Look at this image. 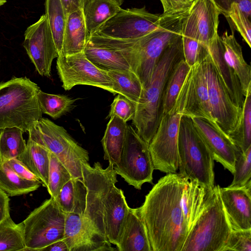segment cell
Instances as JSON below:
<instances>
[{"mask_svg":"<svg viewBox=\"0 0 251 251\" xmlns=\"http://www.w3.org/2000/svg\"><path fill=\"white\" fill-rule=\"evenodd\" d=\"M121 4L112 0H85L82 10L88 37L116 14Z\"/></svg>","mask_w":251,"mask_h":251,"instance_id":"obj_27","label":"cell"},{"mask_svg":"<svg viewBox=\"0 0 251 251\" xmlns=\"http://www.w3.org/2000/svg\"><path fill=\"white\" fill-rule=\"evenodd\" d=\"M227 21L240 33L244 41L251 47V23L249 18L234 3L231 4Z\"/></svg>","mask_w":251,"mask_h":251,"instance_id":"obj_42","label":"cell"},{"mask_svg":"<svg viewBox=\"0 0 251 251\" xmlns=\"http://www.w3.org/2000/svg\"><path fill=\"white\" fill-rule=\"evenodd\" d=\"M202 63L207 80L212 116L216 127L228 135L235 127L242 110L232 100L209 53Z\"/></svg>","mask_w":251,"mask_h":251,"instance_id":"obj_14","label":"cell"},{"mask_svg":"<svg viewBox=\"0 0 251 251\" xmlns=\"http://www.w3.org/2000/svg\"><path fill=\"white\" fill-rule=\"evenodd\" d=\"M65 11L67 17L68 15L77 9L82 8L85 0H60Z\"/></svg>","mask_w":251,"mask_h":251,"instance_id":"obj_48","label":"cell"},{"mask_svg":"<svg viewBox=\"0 0 251 251\" xmlns=\"http://www.w3.org/2000/svg\"><path fill=\"white\" fill-rule=\"evenodd\" d=\"M231 231L220 196L219 185H215L209 190L181 251H224Z\"/></svg>","mask_w":251,"mask_h":251,"instance_id":"obj_6","label":"cell"},{"mask_svg":"<svg viewBox=\"0 0 251 251\" xmlns=\"http://www.w3.org/2000/svg\"><path fill=\"white\" fill-rule=\"evenodd\" d=\"M220 14L213 0H194L183 22L181 35L208 46L218 34Z\"/></svg>","mask_w":251,"mask_h":251,"instance_id":"obj_17","label":"cell"},{"mask_svg":"<svg viewBox=\"0 0 251 251\" xmlns=\"http://www.w3.org/2000/svg\"><path fill=\"white\" fill-rule=\"evenodd\" d=\"M86 193L83 179L72 177L61 188L54 199L64 212L83 215Z\"/></svg>","mask_w":251,"mask_h":251,"instance_id":"obj_28","label":"cell"},{"mask_svg":"<svg viewBox=\"0 0 251 251\" xmlns=\"http://www.w3.org/2000/svg\"><path fill=\"white\" fill-rule=\"evenodd\" d=\"M69 251H113L116 248L83 215L65 213L62 239Z\"/></svg>","mask_w":251,"mask_h":251,"instance_id":"obj_16","label":"cell"},{"mask_svg":"<svg viewBox=\"0 0 251 251\" xmlns=\"http://www.w3.org/2000/svg\"><path fill=\"white\" fill-rule=\"evenodd\" d=\"M163 8L164 15H174L187 12L194 0H160Z\"/></svg>","mask_w":251,"mask_h":251,"instance_id":"obj_45","label":"cell"},{"mask_svg":"<svg viewBox=\"0 0 251 251\" xmlns=\"http://www.w3.org/2000/svg\"><path fill=\"white\" fill-rule=\"evenodd\" d=\"M23 131L16 127L0 130V163L18 158L25 151L26 144Z\"/></svg>","mask_w":251,"mask_h":251,"instance_id":"obj_36","label":"cell"},{"mask_svg":"<svg viewBox=\"0 0 251 251\" xmlns=\"http://www.w3.org/2000/svg\"><path fill=\"white\" fill-rule=\"evenodd\" d=\"M191 118L199 134L210 151L214 160L233 174L236 155L241 150L228 135L208 120L197 117Z\"/></svg>","mask_w":251,"mask_h":251,"instance_id":"obj_18","label":"cell"},{"mask_svg":"<svg viewBox=\"0 0 251 251\" xmlns=\"http://www.w3.org/2000/svg\"><path fill=\"white\" fill-rule=\"evenodd\" d=\"M18 159L41 181L48 186L50 151L42 145L28 138L24 152Z\"/></svg>","mask_w":251,"mask_h":251,"instance_id":"obj_29","label":"cell"},{"mask_svg":"<svg viewBox=\"0 0 251 251\" xmlns=\"http://www.w3.org/2000/svg\"><path fill=\"white\" fill-rule=\"evenodd\" d=\"M28 133L29 138L55 155L72 177L83 179L82 164L89 163V153L64 127L42 117Z\"/></svg>","mask_w":251,"mask_h":251,"instance_id":"obj_9","label":"cell"},{"mask_svg":"<svg viewBox=\"0 0 251 251\" xmlns=\"http://www.w3.org/2000/svg\"><path fill=\"white\" fill-rule=\"evenodd\" d=\"M45 5V15L59 55L62 48L67 15L60 0H46Z\"/></svg>","mask_w":251,"mask_h":251,"instance_id":"obj_37","label":"cell"},{"mask_svg":"<svg viewBox=\"0 0 251 251\" xmlns=\"http://www.w3.org/2000/svg\"><path fill=\"white\" fill-rule=\"evenodd\" d=\"M160 22V15L148 12L145 6L121 8L93 34L117 39L135 40L156 29Z\"/></svg>","mask_w":251,"mask_h":251,"instance_id":"obj_13","label":"cell"},{"mask_svg":"<svg viewBox=\"0 0 251 251\" xmlns=\"http://www.w3.org/2000/svg\"><path fill=\"white\" fill-rule=\"evenodd\" d=\"M251 251V229L233 230L224 251Z\"/></svg>","mask_w":251,"mask_h":251,"instance_id":"obj_44","label":"cell"},{"mask_svg":"<svg viewBox=\"0 0 251 251\" xmlns=\"http://www.w3.org/2000/svg\"><path fill=\"white\" fill-rule=\"evenodd\" d=\"M116 248L119 251H152L138 208H129Z\"/></svg>","mask_w":251,"mask_h":251,"instance_id":"obj_22","label":"cell"},{"mask_svg":"<svg viewBox=\"0 0 251 251\" xmlns=\"http://www.w3.org/2000/svg\"><path fill=\"white\" fill-rule=\"evenodd\" d=\"M84 52L86 57L101 70H131L120 51L116 39L93 34L87 40Z\"/></svg>","mask_w":251,"mask_h":251,"instance_id":"obj_20","label":"cell"},{"mask_svg":"<svg viewBox=\"0 0 251 251\" xmlns=\"http://www.w3.org/2000/svg\"><path fill=\"white\" fill-rule=\"evenodd\" d=\"M9 214V198L7 193L0 189V223Z\"/></svg>","mask_w":251,"mask_h":251,"instance_id":"obj_47","label":"cell"},{"mask_svg":"<svg viewBox=\"0 0 251 251\" xmlns=\"http://www.w3.org/2000/svg\"><path fill=\"white\" fill-rule=\"evenodd\" d=\"M65 213L50 197L34 209L22 222L24 225L25 251L41 250L62 239Z\"/></svg>","mask_w":251,"mask_h":251,"instance_id":"obj_10","label":"cell"},{"mask_svg":"<svg viewBox=\"0 0 251 251\" xmlns=\"http://www.w3.org/2000/svg\"><path fill=\"white\" fill-rule=\"evenodd\" d=\"M190 68L184 58L175 66L165 85L161 103V116L173 107Z\"/></svg>","mask_w":251,"mask_h":251,"instance_id":"obj_32","label":"cell"},{"mask_svg":"<svg viewBox=\"0 0 251 251\" xmlns=\"http://www.w3.org/2000/svg\"><path fill=\"white\" fill-rule=\"evenodd\" d=\"M182 39L184 59L190 67L202 62L209 54L208 46L185 36Z\"/></svg>","mask_w":251,"mask_h":251,"instance_id":"obj_41","label":"cell"},{"mask_svg":"<svg viewBox=\"0 0 251 251\" xmlns=\"http://www.w3.org/2000/svg\"><path fill=\"white\" fill-rule=\"evenodd\" d=\"M39 87L26 77L0 83V130L16 127L28 131L42 118Z\"/></svg>","mask_w":251,"mask_h":251,"instance_id":"obj_4","label":"cell"},{"mask_svg":"<svg viewBox=\"0 0 251 251\" xmlns=\"http://www.w3.org/2000/svg\"><path fill=\"white\" fill-rule=\"evenodd\" d=\"M228 136L243 152L251 146V86L245 97L236 126Z\"/></svg>","mask_w":251,"mask_h":251,"instance_id":"obj_34","label":"cell"},{"mask_svg":"<svg viewBox=\"0 0 251 251\" xmlns=\"http://www.w3.org/2000/svg\"><path fill=\"white\" fill-rule=\"evenodd\" d=\"M128 125L119 117L110 118L104 135L101 140L104 160L109 164H117L120 158L128 130Z\"/></svg>","mask_w":251,"mask_h":251,"instance_id":"obj_26","label":"cell"},{"mask_svg":"<svg viewBox=\"0 0 251 251\" xmlns=\"http://www.w3.org/2000/svg\"><path fill=\"white\" fill-rule=\"evenodd\" d=\"M135 111V103L126 97L118 94L110 106L107 118L116 116L125 122L132 120Z\"/></svg>","mask_w":251,"mask_h":251,"instance_id":"obj_43","label":"cell"},{"mask_svg":"<svg viewBox=\"0 0 251 251\" xmlns=\"http://www.w3.org/2000/svg\"><path fill=\"white\" fill-rule=\"evenodd\" d=\"M56 69L65 90L78 85H90L105 90L115 95L113 82L106 71L93 64L84 51L69 55H59Z\"/></svg>","mask_w":251,"mask_h":251,"instance_id":"obj_12","label":"cell"},{"mask_svg":"<svg viewBox=\"0 0 251 251\" xmlns=\"http://www.w3.org/2000/svg\"><path fill=\"white\" fill-rule=\"evenodd\" d=\"M88 38L82 8L70 13L67 17L62 48L59 55L84 51Z\"/></svg>","mask_w":251,"mask_h":251,"instance_id":"obj_25","label":"cell"},{"mask_svg":"<svg viewBox=\"0 0 251 251\" xmlns=\"http://www.w3.org/2000/svg\"><path fill=\"white\" fill-rule=\"evenodd\" d=\"M4 162H5L17 175L22 178L30 180L40 181V179L18 158H13Z\"/></svg>","mask_w":251,"mask_h":251,"instance_id":"obj_46","label":"cell"},{"mask_svg":"<svg viewBox=\"0 0 251 251\" xmlns=\"http://www.w3.org/2000/svg\"><path fill=\"white\" fill-rule=\"evenodd\" d=\"M187 179L179 173L167 174L138 207L152 251H181L189 232L181 202Z\"/></svg>","mask_w":251,"mask_h":251,"instance_id":"obj_1","label":"cell"},{"mask_svg":"<svg viewBox=\"0 0 251 251\" xmlns=\"http://www.w3.org/2000/svg\"><path fill=\"white\" fill-rule=\"evenodd\" d=\"M212 61L230 96L236 105L242 110L245 97L236 74L225 61L221 37L216 35L208 45Z\"/></svg>","mask_w":251,"mask_h":251,"instance_id":"obj_23","label":"cell"},{"mask_svg":"<svg viewBox=\"0 0 251 251\" xmlns=\"http://www.w3.org/2000/svg\"><path fill=\"white\" fill-rule=\"evenodd\" d=\"M113 168L117 175L137 189L146 182L152 184L154 169L149 144L129 125L119 162Z\"/></svg>","mask_w":251,"mask_h":251,"instance_id":"obj_11","label":"cell"},{"mask_svg":"<svg viewBox=\"0 0 251 251\" xmlns=\"http://www.w3.org/2000/svg\"><path fill=\"white\" fill-rule=\"evenodd\" d=\"M232 174L233 179L229 187H241L251 181V146L245 152L240 150L237 153Z\"/></svg>","mask_w":251,"mask_h":251,"instance_id":"obj_40","label":"cell"},{"mask_svg":"<svg viewBox=\"0 0 251 251\" xmlns=\"http://www.w3.org/2000/svg\"><path fill=\"white\" fill-rule=\"evenodd\" d=\"M183 58L181 35L164 50L149 85L135 104L132 124L138 134L149 144L161 119L162 100L166 82L176 64Z\"/></svg>","mask_w":251,"mask_h":251,"instance_id":"obj_3","label":"cell"},{"mask_svg":"<svg viewBox=\"0 0 251 251\" xmlns=\"http://www.w3.org/2000/svg\"><path fill=\"white\" fill-rule=\"evenodd\" d=\"M23 47L38 74L50 77L52 61L58 53L45 14L27 27Z\"/></svg>","mask_w":251,"mask_h":251,"instance_id":"obj_15","label":"cell"},{"mask_svg":"<svg viewBox=\"0 0 251 251\" xmlns=\"http://www.w3.org/2000/svg\"><path fill=\"white\" fill-rule=\"evenodd\" d=\"M7 0H0V6L6 3Z\"/></svg>","mask_w":251,"mask_h":251,"instance_id":"obj_52","label":"cell"},{"mask_svg":"<svg viewBox=\"0 0 251 251\" xmlns=\"http://www.w3.org/2000/svg\"><path fill=\"white\" fill-rule=\"evenodd\" d=\"M40 251H69V250L64 241L60 239L42 249Z\"/></svg>","mask_w":251,"mask_h":251,"instance_id":"obj_49","label":"cell"},{"mask_svg":"<svg viewBox=\"0 0 251 251\" xmlns=\"http://www.w3.org/2000/svg\"><path fill=\"white\" fill-rule=\"evenodd\" d=\"M114 0V1H117L121 4H122L123 3V0Z\"/></svg>","mask_w":251,"mask_h":251,"instance_id":"obj_53","label":"cell"},{"mask_svg":"<svg viewBox=\"0 0 251 251\" xmlns=\"http://www.w3.org/2000/svg\"><path fill=\"white\" fill-rule=\"evenodd\" d=\"M219 191L233 230L251 229V181L241 187H221Z\"/></svg>","mask_w":251,"mask_h":251,"instance_id":"obj_19","label":"cell"},{"mask_svg":"<svg viewBox=\"0 0 251 251\" xmlns=\"http://www.w3.org/2000/svg\"><path fill=\"white\" fill-rule=\"evenodd\" d=\"M210 190L196 181L187 180L182 191L181 202L189 231L202 209Z\"/></svg>","mask_w":251,"mask_h":251,"instance_id":"obj_30","label":"cell"},{"mask_svg":"<svg viewBox=\"0 0 251 251\" xmlns=\"http://www.w3.org/2000/svg\"><path fill=\"white\" fill-rule=\"evenodd\" d=\"M177 146L179 174L208 189H213L214 160L192 118L184 115L180 121Z\"/></svg>","mask_w":251,"mask_h":251,"instance_id":"obj_8","label":"cell"},{"mask_svg":"<svg viewBox=\"0 0 251 251\" xmlns=\"http://www.w3.org/2000/svg\"><path fill=\"white\" fill-rule=\"evenodd\" d=\"M191 83L189 71L175 104L162 115L156 131L149 144L154 170L169 174L178 169V134L181 117L185 114Z\"/></svg>","mask_w":251,"mask_h":251,"instance_id":"obj_7","label":"cell"},{"mask_svg":"<svg viewBox=\"0 0 251 251\" xmlns=\"http://www.w3.org/2000/svg\"><path fill=\"white\" fill-rule=\"evenodd\" d=\"M23 222L16 224L7 216L0 223V251H25Z\"/></svg>","mask_w":251,"mask_h":251,"instance_id":"obj_35","label":"cell"},{"mask_svg":"<svg viewBox=\"0 0 251 251\" xmlns=\"http://www.w3.org/2000/svg\"><path fill=\"white\" fill-rule=\"evenodd\" d=\"M231 2L236 4L240 10L250 19L251 16V0H231Z\"/></svg>","mask_w":251,"mask_h":251,"instance_id":"obj_50","label":"cell"},{"mask_svg":"<svg viewBox=\"0 0 251 251\" xmlns=\"http://www.w3.org/2000/svg\"><path fill=\"white\" fill-rule=\"evenodd\" d=\"M82 170L87 191L83 215L116 246L130 207L123 190L115 186L117 175L113 166L103 169L99 162L92 167L83 163Z\"/></svg>","mask_w":251,"mask_h":251,"instance_id":"obj_2","label":"cell"},{"mask_svg":"<svg viewBox=\"0 0 251 251\" xmlns=\"http://www.w3.org/2000/svg\"><path fill=\"white\" fill-rule=\"evenodd\" d=\"M40 181L26 179L17 175L5 163H0V189L10 196L28 194L37 190Z\"/></svg>","mask_w":251,"mask_h":251,"instance_id":"obj_33","label":"cell"},{"mask_svg":"<svg viewBox=\"0 0 251 251\" xmlns=\"http://www.w3.org/2000/svg\"><path fill=\"white\" fill-rule=\"evenodd\" d=\"M190 74V88L184 115L206 119L216 127L211 115L207 80L202 62L191 67Z\"/></svg>","mask_w":251,"mask_h":251,"instance_id":"obj_21","label":"cell"},{"mask_svg":"<svg viewBox=\"0 0 251 251\" xmlns=\"http://www.w3.org/2000/svg\"><path fill=\"white\" fill-rule=\"evenodd\" d=\"M223 47L224 57L237 76L244 97L251 86V66L243 57L242 48L234 36L225 32L221 37Z\"/></svg>","mask_w":251,"mask_h":251,"instance_id":"obj_24","label":"cell"},{"mask_svg":"<svg viewBox=\"0 0 251 251\" xmlns=\"http://www.w3.org/2000/svg\"><path fill=\"white\" fill-rule=\"evenodd\" d=\"M219 9L221 13L223 14L226 19L231 6V0H213Z\"/></svg>","mask_w":251,"mask_h":251,"instance_id":"obj_51","label":"cell"},{"mask_svg":"<svg viewBox=\"0 0 251 251\" xmlns=\"http://www.w3.org/2000/svg\"><path fill=\"white\" fill-rule=\"evenodd\" d=\"M113 84L115 94H120L134 103L139 100L144 88L138 76L131 70L117 69L107 72Z\"/></svg>","mask_w":251,"mask_h":251,"instance_id":"obj_31","label":"cell"},{"mask_svg":"<svg viewBox=\"0 0 251 251\" xmlns=\"http://www.w3.org/2000/svg\"><path fill=\"white\" fill-rule=\"evenodd\" d=\"M188 12L174 15L161 14L156 29L134 40L128 63L144 89L149 85L164 50L181 35L182 23Z\"/></svg>","mask_w":251,"mask_h":251,"instance_id":"obj_5","label":"cell"},{"mask_svg":"<svg viewBox=\"0 0 251 251\" xmlns=\"http://www.w3.org/2000/svg\"><path fill=\"white\" fill-rule=\"evenodd\" d=\"M37 97L42 113L47 114L54 119L68 112L76 100L65 95L47 93L41 89L38 92Z\"/></svg>","mask_w":251,"mask_h":251,"instance_id":"obj_38","label":"cell"},{"mask_svg":"<svg viewBox=\"0 0 251 251\" xmlns=\"http://www.w3.org/2000/svg\"><path fill=\"white\" fill-rule=\"evenodd\" d=\"M67 168L52 152L50 151V163L48 191L52 198H55L63 185L71 178Z\"/></svg>","mask_w":251,"mask_h":251,"instance_id":"obj_39","label":"cell"}]
</instances>
